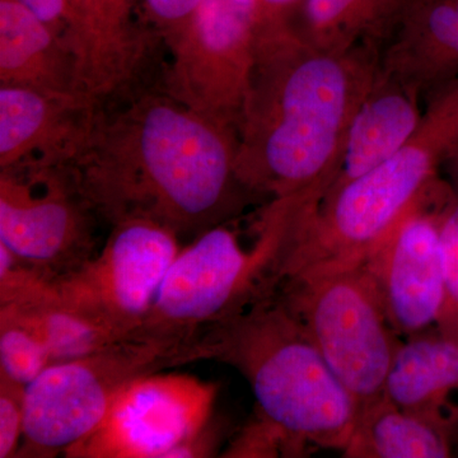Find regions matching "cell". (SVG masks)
Returning <instances> with one entry per match:
<instances>
[{
  "label": "cell",
  "instance_id": "cell-24",
  "mask_svg": "<svg viewBox=\"0 0 458 458\" xmlns=\"http://www.w3.org/2000/svg\"><path fill=\"white\" fill-rule=\"evenodd\" d=\"M201 0H143L148 27L170 50L197 13Z\"/></svg>",
  "mask_w": 458,
  "mask_h": 458
},
{
  "label": "cell",
  "instance_id": "cell-13",
  "mask_svg": "<svg viewBox=\"0 0 458 458\" xmlns=\"http://www.w3.org/2000/svg\"><path fill=\"white\" fill-rule=\"evenodd\" d=\"M381 72L421 99L458 80V0H409L382 47Z\"/></svg>",
  "mask_w": 458,
  "mask_h": 458
},
{
  "label": "cell",
  "instance_id": "cell-10",
  "mask_svg": "<svg viewBox=\"0 0 458 458\" xmlns=\"http://www.w3.org/2000/svg\"><path fill=\"white\" fill-rule=\"evenodd\" d=\"M218 386L183 373L157 372L126 386L72 458H171L212 419Z\"/></svg>",
  "mask_w": 458,
  "mask_h": 458
},
{
  "label": "cell",
  "instance_id": "cell-6",
  "mask_svg": "<svg viewBox=\"0 0 458 458\" xmlns=\"http://www.w3.org/2000/svg\"><path fill=\"white\" fill-rule=\"evenodd\" d=\"M194 344L131 336L86 357L51 364L26 386L25 432L17 457L65 454L101 426L126 386L197 361Z\"/></svg>",
  "mask_w": 458,
  "mask_h": 458
},
{
  "label": "cell",
  "instance_id": "cell-18",
  "mask_svg": "<svg viewBox=\"0 0 458 458\" xmlns=\"http://www.w3.org/2000/svg\"><path fill=\"white\" fill-rule=\"evenodd\" d=\"M409 0H303L301 35L313 47L343 51L384 47Z\"/></svg>",
  "mask_w": 458,
  "mask_h": 458
},
{
  "label": "cell",
  "instance_id": "cell-8",
  "mask_svg": "<svg viewBox=\"0 0 458 458\" xmlns=\"http://www.w3.org/2000/svg\"><path fill=\"white\" fill-rule=\"evenodd\" d=\"M99 251L55 280L57 300L125 339L144 324L165 274L181 250L180 237L146 221L111 225Z\"/></svg>",
  "mask_w": 458,
  "mask_h": 458
},
{
  "label": "cell",
  "instance_id": "cell-9",
  "mask_svg": "<svg viewBox=\"0 0 458 458\" xmlns=\"http://www.w3.org/2000/svg\"><path fill=\"white\" fill-rule=\"evenodd\" d=\"M96 218L56 165L0 171V243L53 279L93 256Z\"/></svg>",
  "mask_w": 458,
  "mask_h": 458
},
{
  "label": "cell",
  "instance_id": "cell-25",
  "mask_svg": "<svg viewBox=\"0 0 458 458\" xmlns=\"http://www.w3.org/2000/svg\"><path fill=\"white\" fill-rule=\"evenodd\" d=\"M83 13L93 25L120 31L134 22L137 0H80Z\"/></svg>",
  "mask_w": 458,
  "mask_h": 458
},
{
  "label": "cell",
  "instance_id": "cell-7",
  "mask_svg": "<svg viewBox=\"0 0 458 458\" xmlns=\"http://www.w3.org/2000/svg\"><path fill=\"white\" fill-rule=\"evenodd\" d=\"M168 51L164 89L238 135L255 64L256 0H201Z\"/></svg>",
  "mask_w": 458,
  "mask_h": 458
},
{
  "label": "cell",
  "instance_id": "cell-4",
  "mask_svg": "<svg viewBox=\"0 0 458 458\" xmlns=\"http://www.w3.org/2000/svg\"><path fill=\"white\" fill-rule=\"evenodd\" d=\"M294 201L289 197L265 205L249 245L229 221L181 247L149 315L132 336L195 343L207 328L276 291L291 236Z\"/></svg>",
  "mask_w": 458,
  "mask_h": 458
},
{
  "label": "cell",
  "instance_id": "cell-28",
  "mask_svg": "<svg viewBox=\"0 0 458 458\" xmlns=\"http://www.w3.org/2000/svg\"><path fill=\"white\" fill-rule=\"evenodd\" d=\"M450 158L454 159V180H456L457 186H458V148L456 150H454V153L450 156Z\"/></svg>",
  "mask_w": 458,
  "mask_h": 458
},
{
  "label": "cell",
  "instance_id": "cell-22",
  "mask_svg": "<svg viewBox=\"0 0 458 458\" xmlns=\"http://www.w3.org/2000/svg\"><path fill=\"white\" fill-rule=\"evenodd\" d=\"M443 300L436 328L458 343V201L443 205L439 214Z\"/></svg>",
  "mask_w": 458,
  "mask_h": 458
},
{
  "label": "cell",
  "instance_id": "cell-1",
  "mask_svg": "<svg viewBox=\"0 0 458 458\" xmlns=\"http://www.w3.org/2000/svg\"><path fill=\"white\" fill-rule=\"evenodd\" d=\"M238 135L164 89H137L96 106L63 168L96 218L156 223L199 236L233 221L250 194L236 174Z\"/></svg>",
  "mask_w": 458,
  "mask_h": 458
},
{
  "label": "cell",
  "instance_id": "cell-27",
  "mask_svg": "<svg viewBox=\"0 0 458 458\" xmlns=\"http://www.w3.org/2000/svg\"><path fill=\"white\" fill-rule=\"evenodd\" d=\"M303 0H256V31L293 23L292 16Z\"/></svg>",
  "mask_w": 458,
  "mask_h": 458
},
{
  "label": "cell",
  "instance_id": "cell-29",
  "mask_svg": "<svg viewBox=\"0 0 458 458\" xmlns=\"http://www.w3.org/2000/svg\"><path fill=\"white\" fill-rule=\"evenodd\" d=\"M452 445H454V454H456V452H458V429L456 430V433L454 434Z\"/></svg>",
  "mask_w": 458,
  "mask_h": 458
},
{
  "label": "cell",
  "instance_id": "cell-17",
  "mask_svg": "<svg viewBox=\"0 0 458 458\" xmlns=\"http://www.w3.org/2000/svg\"><path fill=\"white\" fill-rule=\"evenodd\" d=\"M345 457L445 458L454 456L450 433L394 405L384 394L360 406Z\"/></svg>",
  "mask_w": 458,
  "mask_h": 458
},
{
  "label": "cell",
  "instance_id": "cell-15",
  "mask_svg": "<svg viewBox=\"0 0 458 458\" xmlns=\"http://www.w3.org/2000/svg\"><path fill=\"white\" fill-rule=\"evenodd\" d=\"M421 101L414 90L379 71L375 86L352 116L339 167L325 195L375 170L399 152L421 122Z\"/></svg>",
  "mask_w": 458,
  "mask_h": 458
},
{
  "label": "cell",
  "instance_id": "cell-14",
  "mask_svg": "<svg viewBox=\"0 0 458 458\" xmlns=\"http://www.w3.org/2000/svg\"><path fill=\"white\" fill-rule=\"evenodd\" d=\"M384 394L400 409L441 427L454 438L458 429V343L437 328L403 340Z\"/></svg>",
  "mask_w": 458,
  "mask_h": 458
},
{
  "label": "cell",
  "instance_id": "cell-3",
  "mask_svg": "<svg viewBox=\"0 0 458 458\" xmlns=\"http://www.w3.org/2000/svg\"><path fill=\"white\" fill-rule=\"evenodd\" d=\"M194 352L197 361H219L245 377L258 414L282 434L289 456H302L309 448L348 447L360 403L276 289L203 331Z\"/></svg>",
  "mask_w": 458,
  "mask_h": 458
},
{
  "label": "cell",
  "instance_id": "cell-2",
  "mask_svg": "<svg viewBox=\"0 0 458 458\" xmlns=\"http://www.w3.org/2000/svg\"><path fill=\"white\" fill-rule=\"evenodd\" d=\"M381 71V47H313L294 23L256 31L255 64L238 129L236 174L256 199L315 195L335 177L344 141Z\"/></svg>",
  "mask_w": 458,
  "mask_h": 458
},
{
  "label": "cell",
  "instance_id": "cell-16",
  "mask_svg": "<svg viewBox=\"0 0 458 458\" xmlns=\"http://www.w3.org/2000/svg\"><path fill=\"white\" fill-rule=\"evenodd\" d=\"M2 84L80 95L73 54L63 38L18 0H0Z\"/></svg>",
  "mask_w": 458,
  "mask_h": 458
},
{
  "label": "cell",
  "instance_id": "cell-26",
  "mask_svg": "<svg viewBox=\"0 0 458 458\" xmlns=\"http://www.w3.org/2000/svg\"><path fill=\"white\" fill-rule=\"evenodd\" d=\"M65 42L71 26L75 0H18ZM66 44V42H65ZM68 47V45H66ZM71 50V49H69Z\"/></svg>",
  "mask_w": 458,
  "mask_h": 458
},
{
  "label": "cell",
  "instance_id": "cell-12",
  "mask_svg": "<svg viewBox=\"0 0 458 458\" xmlns=\"http://www.w3.org/2000/svg\"><path fill=\"white\" fill-rule=\"evenodd\" d=\"M98 105L80 95L0 86V171L63 167L78 152Z\"/></svg>",
  "mask_w": 458,
  "mask_h": 458
},
{
  "label": "cell",
  "instance_id": "cell-23",
  "mask_svg": "<svg viewBox=\"0 0 458 458\" xmlns=\"http://www.w3.org/2000/svg\"><path fill=\"white\" fill-rule=\"evenodd\" d=\"M26 386L0 375V458L17 457L25 432Z\"/></svg>",
  "mask_w": 458,
  "mask_h": 458
},
{
  "label": "cell",
  "instance_id": "cell-11",
  "mask_svg": "<svg viewBox=\"0 0 458 458\" xmlns=\"http://www.w3.org/2000/svg\"><path fill=\"white\" fill-rule=\"evenodd\" d=\"M429 189L394 223L363 262L400 336L415 335L436 327L441 311L439 214L443 207L432 204Z\"/></svg>",
  "mask_w": 458,
  "mask_h": 458
},
{
  "label": "cell",
  "instance_id": "cell-21",
  "mask_svg": "<svg viewBox=\"0 0 458 458\" xmlns=\"http://www.w3.org/2000/svg\"><path fill=\"white\" fill-rule=\"evenodd\" d=\"M57 300L55 279L0 243V306H36Z\"/></svg>",
  "mask_w": 458,
  "mask_h": 458
},
{
  "label": "cell",
  "instance_id": "cell-5",
  "mask_svg": "<svg viewBox=\"0 0 458 458\" xmlns=\"http://www.w3.org/2000/svg\"><path fill=\"white\" fill-rule=\"evenodd\" d=\"M276 291L360 406L384 394L403 339L366 265L298 271L280 279Z\"/></svg>",
  "mask_w": 458,
  "mask_h": 458
},
{
  "label": "cell",
  "instance_id": "cell-20",
  "mask_svg": "<svg viewBox=\"0 0 458 458\" xmlns=\"http://www.w3.org/2000/svg\"><path fill=\"white\" fill-rule=\"evenodd\" d=\"M49 349L31 316L16 306H0V375L29 386L51 366Z\"/></svg>",
  "mask_w": 458,
  "mask_h": 458
},
{
  "label": "cell",
  "instance_id": "cell-19",
  "mask_svg": "<svg viewBox=\"0 0 458 458\" xmlns=\"http://www.w3.org/2000/svg\"><path fill=\"white\" fill-rule=\"evenodd\" d=\"M20 309L31 316L47 343L53 364L86 357L123 339L104 325L68 309L59 300Z\"/></svg>",
  "mask_w": 458,
  "mask_h": 458
}]
</instances>
